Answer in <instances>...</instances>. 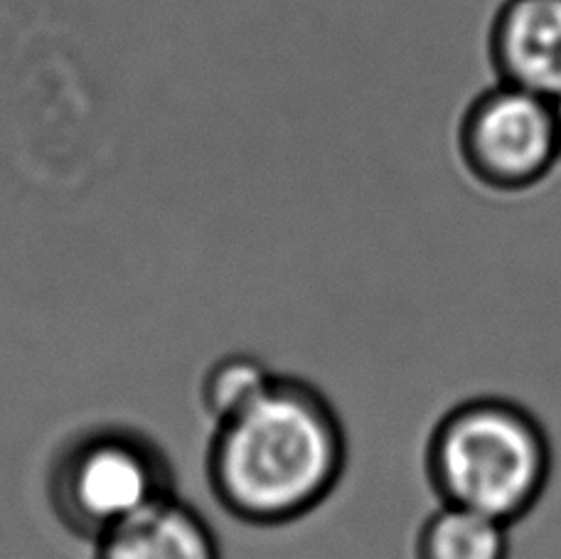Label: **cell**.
<instances>
[{"instance_id":"2","label":"cell","mask_w":561,"mask_h":559,"mask_svg":"<svg viewBox=\"0 0 561 559\" xmlns=\"http://www.w3.org/2000/svg\"><path fill=\"white\" fill-rule=\"evenodd\" d=\"M424 464L440 503L513 527L542 501L554 444L529 407L495 395L470 397L438 419Z\"/></svg>"},{"instance_id":"4","label":"cell","mask_w":561,"mask_h":559,"mask_svg":"<svg viewBox=\"0 0 561 559\" xmlns=\"http://www.w3.org/2000/svg\"><path fill=\"white\" fill-rule=\"evenodd\" d=\"M458 156L490 193H525L561 163L552 99L497 82L480 92L458 126Z\"/></svg>"},{"instance_id":"5","label":"cell","mask_w":561,"mask_h":559,"mask_svg":"<svg viewBox=\"0 0 561 559\" xmlns=\"http://www.w3.org/2000/svg\"><path fill=\"white\" fill-rule=\"evenodd\" d=\"M497 82L561 94V0H505L490 33Z\"/></svg>"},{"instance_id":"8","label":"cell","mask_w":561,"mask_h":559,"mask_svg":"<svg viewBox=\"0 0 561 559\" xmlns=\"http://www.w3.org/2000/svg\"><path fill=\"white\" fill-rule=\"evenodd\" d=\"M274 377L276 373H272V367L252 353H229L219 357L205 373L203 389H199L205 412L215 422L242 412L274 383Z\"/></svg>"},{"instance_id":"3","label":"cell","mask_w":561,"mask_h":559,"mask_svg":"<svg viewBox=\"0 0 561 559\" xmlns=\"http://www.w3.org/2000/svg\"><path fill=\"white\" fill-rule=\"evenodd\" d=\"M170 493H175L173 464L153 436L134 426L104 424L72 434L47 471L57 521L94 543Z\"/></svg>"},{"instance_id":"9","label":"cell","mask_w":561,"mask_h":559,"mask_svg":"<svg viewBox=\"0 0 561 559\" xmlns=\"http://www.w3.org/2000/svg\"><path fill=\"white\" fill-rule=\"evenodd\" d=\"M552 109H554V122H557V132H559V146H561V94L552 99Z\"/></svg>"},{"instance_id":"1","label":"cell","mask_w":561,"mask_h":559,"mask_svg":"<svg viewBox=\"0 0 561 559\" xmlns=\"http://www.w3.org/2000/svg\"><path fill=\"white\" fill-rule=\"evenodd\" d=\"M347 464L343 419L323 389L296 375L217 422L207 481L217 503L249 525H286L335 491Z\"/></svg>"},{"instance_id":"6","label":"cell","mask_w":561,"mask_h":559,"mask_svg":"<svg viewBox=\"0 0 561 559\" xmlns=\"http://www.w3.org/2000/svg\"><path fill=\"white\" fill-rule=\"evenodd\" d=\"M94 559H222L213 527L170 493L96 540Z\"/></svg>"},{"instance_id":"7","label":"cell","mask_w":561,"mask_h":559,"mask_svg":"<svg viewBox=\"0 0 561 559\" xmlns=\"http://www.w3.org/2000/svg\"><path fill=\"white\" fill-rule=\"evenodd\" d=\"M510 527L478 511L440 503L421 525L416 559H507Z\"/></svg>"}]
</instances>
